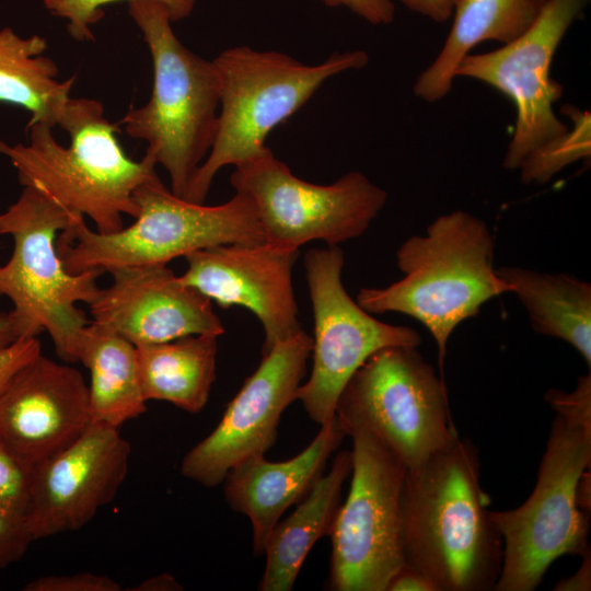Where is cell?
<instances>
[{"label": "cell", "instance_id": "6da1fadb", "mask_svg": "<svg viewBox=\"0 0 591 591\" xmlns=\"http://www.w3.org/2000/svg\"><path fill=\"white\" fill-rule=\"evenodd\" d=\"M480 485L476 445L459 436L413 468L402 490L404 561L436 591L494 590L503 541Z\"/></svg>", "mask_w": 591, "mask_h": 591}, {"label": "cell", "instance_id": "7a4b0ae2", "mask_svg": "<svg viewBox=\"0 0 591 591\" xmlns=\"http://www.w3.org/2000/svg\"><path fill=\"white\" fill-rule=\"evenodd\" d=\"M544 398L556 416L536 485L518 508L490 511L503 541L496 591L535 590L558 557L590 552L579 484L591 464V373L572 392L551 389Z\"/></svg>", "mask_w": 591, "mask_h": 591}, {"label": "cell", "instance_id": "3957f363", "mask_svg": "<svg viewBox=\"0 0 591 591\" xmlns=\"http://www.w3.org/2000/svg\"><path fill=\"white\" fill-rule=\"evenodd\" d=\"M57 125L69 134L68 147L57 142L53 127L37 123L26 126V144L0 139V153L16 169L20 184L38 189L74 219L89 217L102 234L121 230L124 215H138L137 187L158 176L154 158L148 151L140 161L126 155L116 137L119 126L107 120L97 100L70 97Z\"/></svg>", "mask_w": 591, "mask_h": 591}, {"label": "cell", "instance_id": "277c9868", "mask_svg": "<svg viewBox=\"0 0 591 591\" xmlns=\"http://www.w3.org/2000/svg\"><path fill=\"white\" fill-rule=\"evenodd\" d=\"M495 241L486 222L464 210L436 218L424 235L396 252L404 277L383 288H362L357 303L370 314L396 312L420 322L432 335L443 370L453 331L487 301L511 292L494 267Z\"/></svg>", "mask_w": 591, "mask_h": 591}, {"label": "cell", "instance_id": "5b68a950", "mask_svg": "<svg viewBox=\"0 0 591 591\" xmlns=\"http://www.w3.org/2000/svg\"><path fill=\"white\" fill-rule=\"evenodd\" d=\"M128 14L148 45L153 67L149 101L117 123L169 173L171 190L184 198L216 137L220 81L207 60L176 37L167 9L152 0L128 2Z\"/></svg>", "mask_w": 591, "mask_h": 591}, {"label": "cell", "instance_id": "8992f818", "mask_svg": "<svg viewBox=\"0 0 591 591\" xmlns=\"http://www.w3.org/2000/svg\"><path fill=\"white\" fill-rule=\"evenodd\" d=\"M134 198L138 215L129 227L102 234L81 218L60 232L56 246L68 271L166 265L215 245L266 241L256 207L243 193L205 206L176 196L155 176L138 186Z\"/></svg>", "mask_w": 591, "mask_h": 591}, {"label": "cell", "instance_id": "52a82bcc", "mask_svg": "<svg viewBox=\"0 0 591 591\" xmlns=\"http://www.w3.org/2000/svg\"><path fill=\"white\" fill-rule=\"evenodd\" d=\"M220 106L213 144L190 181L184 199L204 204L217 173L260 153L266 138L296 114L329 78L367 66L363 50L334 53L304 65L276 50L248 46L224 49L213 60Z\"/></svg>", "mask_w": 591, "mask_h": 591}, {"label": "cell", "instance_id": "ba28073f", "mask_svg": "<svg viewBox=\"0 0 591 591\" xmlns=\"http://www.w3.org/2000/svg\"><path fill=\"white\" fill-rule=\"evenodd\" d=\"M81 219V218H78ZM74 219L38 189L24 186L20 197L0 213V234L13 239L11 257L0 265V296L13 304L8 312L16 338L47 332L58 356L74 362L73 347L89 324L78 303H92L102 270L72 274L58 254L56 241Z\"/></svg>", "mask_w": 591, "mask_h": 591}, {"label": "cell", "instance_id": "9c48e42d", "mask_svg": "<svg viewBox=\"0 0 591 591\" xmlns=\"http://www.w3.org/2000/svg\"><path fill=\"white\" fill-rule=\"evenodd\" d=\"M335 415L375 434L406 468L459 436L442 378L413 346L372 354L343 389Z\"/></svg>", "mask_w": 591, "mask_h": 591}, {"label": "cell", "instance_id": "30bf717a", "mask_svg": "<svg viewBox=\"0 0 591 591\" xmlns=\"http://www.w3.org/2000/svg\"><path fill=\"white\" fill-rule=\"evenodd\" d=\"M343 427L352 439L351 484L328 535V587L335 591H386L391 578L405 564L402 490L406 466L364 427Z\"/></svg>", "mask_w": 591, "mask_h": 591}, {"label": "cell", "instance_id": "8fae6325", "mask_svg": "<svg viewBox=\"0 0 591 591\" xmlns=\"http://www.w3.org/2000/svg\"><path fill=\"white\" fill-rule=\"evenodd\" d=\"M230 183L253 200L266 242L286 248L314 240L332 247L359 237L387 201V193L361 172L313 184L293 175L268 147L235 165Z\"/></svg>", "mask_w": 591, "mask_h": 591}, {"label": "cell", "instance_id": "7c38bea8", "mask_svg": "<svg viewBox=\"0 0 591 591\" xmlns=\"http://www.w3.org/2000/svg\"><path fill=\"white\" fill-rule=\"evenodd\" d=\"M344 252L339 246L311 248L304 269L314 318L312 370L297 399L320 426L336 414L340 393L357 369L375 351L390 346L421 344L408 326L381 322L345 290Z\"/></svg>", "mask_w": 591, "mask_h": 591}, {"label": "cell", "instance_id": "4fadbf2b", "mask_svg": "<svg viewBox=\"0 0 591 591\" xmlns=\"http://www.w3.org/2000/svg\"><path fill=\"white\" fill-rule=\"evenodd\" d=\"M590 0H546L519 37L502 47L468 54L455 77L493 86L515 106L517 118L502 166L515 170L532 151L563 135L568 127L554 113L563 85L551 77L557 47Z\"/></svg>", "mask_w": 591, "mask_h": 591}, {"label": "cell", "instance_id": "5bb4252c", "mask_svg": "<svg viewBox=\"0 0 591 591\" xmlns=\"http://www.w3.org/2000/svg\"><path fill=\"white\" fill-rule=\"evenodd\" d=\"M312 345L302 329L262 355L217 427L184 455V477L205 487L218 486L235 464L274 447L281 415L297 399Z\"/></svg>", "mask_w": 591, "mask_h": 591}, {"label": "cell", "instance_id": "9a60e30c", "mask_svg": "<svg viewBox=\"0 0 591 591\" xmlns=\"http://www.w3.org/2000/svg\"><path fill=\"white\" fill-rule=\"evenodd\" d=\"M130 453L118 428L91 422L73 443L35 465L24 514L34 541L85 526L115 498Z\"/></svg>", "mask_w": 591, "mask_h": 591}, {"label": "cell", "instance_id": "2e32d148", "mask_svg": "<svg viewBox=\"0 0 591 591\" xmlns=\"http://www.w3.org/2000/svg\"><path fill=\"white\" fill-rule=\"evenodd\" d=\"M299 250L268 242L221 244L195 251L184 258L187 268L178 276L219 306H243L263 325L262 355L300 331L292 269Z\"/></svg>", "mask_w": 591, "mask_h": 591}, {"label": "cell", "instance_id": "e0dca14e", "mask_svg": "<svg viewBox=\"0 0 591 591\" xmlns=\"http://www.w3.org/2000/svg\"><path fill=\"white\" fill-rule=\"evenodd\" d=\"M91 422L81 372L42 352L0 394V439L32 466L69 447Z\"/></svg>", "mask_w": 591, "mask_h": 591}, {"label": "cell", "instance_id": "ac0fdd59", "mask_svg": "<svg viewBox=\"0 0 591 591\" xmlns=\"http://www.w3.org/2000/svg\"><path fill=\"white\" fill-rule=\"evenodd\" d=\"M109 274L112 285L89 304L92 322L135 346L224 333L212 301L182 282L166 265L126 267Z\"/></svg>", "mask_w": 591, "mask_h": 591}, {"label": "cell", "instance_id": "d6986e66", "mask_svg": "<svg viewBox=\"0 0 591 591\" xmlns=\"http://www.w3.org/2000/svg\"><path fill=\"white\" fill-rule=\"evenodd\" d=\"M346 436L335 415L296 456L271 462L257 454L229 470L222 482L224 499L233 511L248 518L254 555H264L275 524L310 493Z\"/></svg>", "mask_w": 591, "mask_h": 591}, {"label": "cell", "instance_id": "ffe728a7", "mask_svg": "<svg viewBox=\"0 0 591 591\" xmlns=\"http://www.w3.org/2000/svg\"><path fill=\"white\" fill-rule=\"evenodd\" d=\"M352 454H336L331 470L324 473L294 511L280 519L266 542L265 569L260 591H290L315 543L329 535L340 506L343 485L351 473Z\"/></svg>", "mask_w": 591, "mask_h": 591}, {"label": "cell", "instance_id": "44dd1931", "mask_svg": "<svg viewBox=\"0 0 591 591\" xmlns=\"http://www.w3.org/2000/svg\"><path fill=\"white\" fill-rule=\"evenodd\" d=\"M540 8L533 0H456L450 33L436 59L417 78L414 94L433 103L449 94L460 62L479 43L503 45L524 33Z\"/></svg>", "mask_w": 591, "mask_h": 591}, {"label": "cell", "instance_id": "7402d4cb", "mask_svg": "<svg viewBox=\"0 0 591 591\" xmlns=\"http://www.w3.org/2000/svg\"><path fill=\"white\" fill-rule=\"evenodd\" d=\"M73 359L90 371L88 387L92 422L119 428L147 412L136 346L131 341L91 322L77 336Z\"/></svg>", "mask_w": 591, "mask_h": 591}, {"label": "cell", "instance_id": "603a6c76", "mask_svg": "<svg viewBox=\"0 0 591 591\" xmlns=\"http://www.w3.org/2000/svg\"><path fill=\"white\" fill-rule=\"evenodd\" d=\"M514 293L535 333L570 344L591 367V285L569 274L495 268Z\"/></svg>", "mask_w": 591, "mask_h": 591}, {"label": "cell", "instance_id": "cb8c5ba5", "mask_svg": "<svg viewBox=\"0 0 591 591\" xmlns=\"http://www.w3.org/2000/svg\"><path fill=\"white\" fill-rule=\"evenodd\" d=\"M218 337L196 334L136 346L144 399L165 401L192 414L202 410L216 380Z\"/></svg>", "mask_w": 591, "mask_h": 591}, {"label": "cell", "instance_id": "d4e9b609", "mask_svg": "<svg viewBox=\"0 0 591 591\" xmlns=\"http://www.w3.org/2000/svg\"><path fill=\"white\" fill-rule=\"evenodd\" d=\"M46 48L43 36L22 37L11 27L0 30V103L26 109L31 114L26 126H57L76 81L74 76L57 80L58 66L44 55Z\"/></svg>", "mask_w": 591, "mask_h": 591}, {"label": "cell", "instance_id": "484cf974", "mask_svg": "<svg viewBox=\"0 0 591 591\" xmlns=\"http://www.w3.org/2000/svg\"><path fill=\"white\" fill-rule=\"evenodd\" d=\"M563 112L571 118V127L523 159L518 169L524 184H544L566 166L590 158V113L572 105Z\"/></svg>", "mask_w": 591, "mask_h": 591}, {"label": "cell", "instance_id": "4316f807", "mask_svg": "<svg viewBox=\"0 0 591 591\" xmlns=\"http://www.w3.org/2000/svg\"><path fill=\"white\" fill-rule=\"evenodd\" d=\"M117 1L135 0H43L45 9L54 16L65 20L68 33L78 42L94 40L92 26L104 15L103 8ZM163 4L173 23L188 18L196 0H152Z\"/></svg>", "mask_w": 591, "mask_h": 591}, {"label": "cell", "instance_id": "83f0119b", "mask_svg": "<svg viewBox=\"0 0 591 591\" xmlns=\"http://www.w3.org/2000/svg\"><path fill=\"white\" fill-rule=\"evenodd\" d=\"M33 467L0 439V511L24 518Z\"/></svg>", "mask_w": 591, "mask_h": 591}, {"label": "cell", "instance_id": "f1b7e54d", "mask_svg": "<svg viewBox=\"0 0 591 591\" xmlns=\"http://www.w3.org/2000/svg\"><path fill=\"white\" fill-rule=\"evenodd\" d=\"M24 591H120L121 586L113 578L92 572L49 575L38 577L23 588Z\"/></svg>", "mask_w": 591, "mask_h": 591}, {"label": "cell", "instance_id": "f546056e", "mask_svg": "<svg viewBox=\"0 0 591 591\" xmlns=\"http://www.w3.org/2000/svg\"><path fill=\"white\" fill-rule=\"evenodd\" d=\"M33 541L24 518L0 511V570L20 560Z\"/></svg>", "mask_w": 591, "mask_h": 591}, {"label": "cell", "instance_id": "4dcf8cb0", "mask_svg": "<svg viewBox=\"0 0 591 591\" xmlns=\"http://www.w3.org/2000/svg\"><path fill=\"white\" fill-rule=\"evenodd\" d=\"M40 352L42 345L37 337L19 338L0 348V394L12 376Z\"/></svg>", "mask_w": 591, "mask_h": 591}, {"label": "cell", "instance_id": "1f68e13d", "mask_svg": "<svg viewBox=\"0 0 591 591\" xmlns=\"http://www.w3.org/2000/svg\"><path fill=\"white\" fill-rule=\"evenodd\" d=\"M328 8L345 7L373 25H386L394 21L395 5L392 0H322Z\"/></svg>", "mask_w": 591, "mask_h": 591}, {"label": "cell", "instance_id": "d6a6232c", "mask_svg": "<svg viewBox=\"0 0 591 591\" xmlns=\"http://www.w3.org/2000/svg\"><path fill=\"white\" fill-rule=\"evenodd\" d=\"M410 11L433 22L444 23L453 13L456 0H399Z\"/></svg>", "mask_w": 591, "mask_h": 591}, {"label": "cell", "instance_id": "836d02e7", "mask_svg": "<svg viewBox=\"0 0 591 591\" xmlns=\"http://www.w3.org/2000/svg\"><path fill=\"white\" fill-rule=\"evenodd\" d=\"M386 591H436L420 572L404 564L391 578Z\"/></svg>", "mask_w": 591, "mask_h": 591}, {"label": "cell", "instance_id": "e575fe53", "mask_svg": "<svg viewBox=\"0 0 591 591\" xmlns=\"http://www.w3.org/2000/svg\"><path fill=\"white\" fill-rule=\"evenodd\" d=\"M583 560L579 569L570 577L557 582L556 591H586L591 590V553L582 556Z\"/></svg>", "mask_w": 591, "mask_h": 591}, {"label": "cell", "instance_id": "d590c367", "mask_svg": "<svg viewBox=\"0 0 591 591\" xmlns=\"http://www.w3.org/2000/svg\"><path fill=\"white\" fill-rule=\"evenodd\" d=\"M181 584L170 573H161L141 581L134 591H177L182 590Z\"/></svg>", "mask_w": 591, "mask_h": 591}, {"label": "cell", "instance_id": "8d00e7d4", "mask_svg": "<svg viewBox=\"0 0 591 591\" xmlns=\"http://www.w3.org/2000/svg\"><path fill=\"white\" fill-rule=\"evenodd\" d=\"M16 339L19 338L13 332L9 313L0 312V348L9 346Z\"/></svg>", "mask_w": 591, "mask_h": 591}, {"label": "cell", "instance_id": "74e56055", "mask_svg": "<svg viewBox=\"0 0 591 591\" xmlns=\"http://www.w3.org/2000/svg\"><path fill=\"white\" fill-rule=\"evenodd\" d=\"M546 0H533L537 8H541Z\"/></svg>", "mask_w": 591, "mask_h": 591}]
</instances>
